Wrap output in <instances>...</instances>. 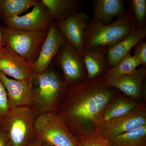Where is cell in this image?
<instances>
[{"instance_id": "cell-27", "label": "cell", "mask_w": 146, "mask_h": 146, "mask_svg": "<svg viewBox=\"0 0 146 146\" xmlns=\"http://www.w3.org/2000/svg\"><path fill=\"white\" fill-rule=\"evenodd\" d=\"M0 146H11L5 132L0 126Z\"/></svg>"}, {"instance_id": "cell-18", "label": "cell", "mask_w": 146, "mask_h": 146, "mask_svg": "<svg viewBox=\"0 0 146 146\" xmlns=\"http://www.w3.org/2000/svg\"><path fill=\"white\" fill-rule=\"evenodd\" d=\"M55 23L63 22L74 13L82 11L86 1L41 0Z\"/></svg>"}, {"instance_id": "cell-26", "label": "cell", "mask_w": 146, "mask_h": 146, "mask_svg": "<svg viewBox=\"0 0 146 146\" xmlns=\"http://www.w3.org/2000/svg\"><path fill=\"white\" fill-rule=\"evenodd\" d=\"M134 57L142 66L146 67V41L141 40L133 47Z\"/></svg>"}, {"instance_id": "cell-9", "label": "cell", "mask_w": 146, "mask_h": 146, "mask_svg": "<svg viewBox=\"0 0 146 146\" xmlns=\"http://www.w3.org/2000/svg\"><path fill=\"white\" fill-rule=\"evenodd\" d=\"M9 28L28 31H43L49 29L53 22L47 9L38 0L31 10L23 16H15L3 21Z\"/></svg>"}, {"instance_id": "cell-5", "label": "cell", "mask_w": 146, "mask_h": 146, "mask_svg": "<svg viewBox=\"0 0 146 146\" xmlns=\"http://www.w3.org/2000/svg\"><path fill=\"white\" fill-rule=\"evenodd\" d=\"M33 129L35 137L43 143L54 146H78V139L69 130L57 112L36 116Z\"/></svg>"}, {"instance_id": "cell-21", "label": "cell", "mask_w": 146, "mask_h": 146, "mask_svg": "<svg viewBox=\"0 0 146 146\" xmlns=\"http://www.w3.org/2000/svg\"><path fill=\"white\" fill-rule=\"evenodd\" d=\"M108 140L110 146H146V125Z\"/></svg>"}, {"instance_id": "cell-28", "label": "cell", "mask_w": 146, "mask_h": 146, "mask_svg": "<svg viewBox=\"0 0 146 146\" xmlns=\"http://www.w3.org/2000/svg\"><path fill=\"white\" fill-rule=\"evenodd\" d=\"M42 143V141L35 137L30 141L27 146H41Z\"/></svg>"}, {"instance_id": "cell-8", "label": "cell", "mask_w": 146, "mask_h": 146, "mask_svg": "<svg viewBox=\"0 0 146 146\" xmlns=\"http://www.w3.org/2000/svg\"><path fill=\"white\" fill-rule=\"evenodd\" d=\"M146 125V106L145 102L132 112L100 124L92 135L104 139H110L120 134Z\"/></svg>"}, {"instance_id": "cell-1", "label": "cell", "mask_w": 146, "mask_h": 146, "mask_svg": "<svg viewBox=\"0 0 146 146\" xmlns=\"http://www.w3.org/2000/svg\"><path fill=\"white\" fill-rule=\"evenodd\" d=\"M117 90L108 85L103 76L69 86L58 114L78 140L89 137L105 109L117 97Z\"/></svg>"}, {"instance_id": "cell-6", "label": "cell", "mask_w": 146, "mask_h": 146, "mask_svg": "<svg viewBox=\"0 0 146 146\" xmlns=\"http://www.w3.org/2000/svg\"><path fill=\"white\" fill-rule=\"evenodd\" d=\"M35 118L31 107L10 108L7 117L0 126L6 134L11 146H27L35 138Z\"/></svg>"}, {"instance_id": "cell-25", "label": "cell", "mask_w": 146, "mask_h": 146, "mask_svg": "<svg viewBox=\"0 0 146 146\" xmlns=\"http://www.w3.org/2000/svg\"><path fill=\"white\" fill-rule=\"evenodd\" d=\"M78 146H110L108 139L94 135L78 140Z\"/></svg>"}, {"instance_id": "cell-10", "label": "cell", "mask_w": 146, "mask_h": 146, "mask_svg": "<svg viewBox=\"0 0 146 146\" xmlns=\"http://www.w3.org/2000/svg\"><path fill=\"white\" fill-rule=\"evenodd\" d=\"M146 76V67L141 66L133 72L117 76H103L108 86L122 92L127 96L138 100L141 99Z\"/></svg>"}, {"instance_id": "cell-13", "label": "cell", "mask_w": 146, "mask_h": 146, "mask_svg": "<svg viewBox=\"0 0 146 146\" xmlns=\"http://www.w3.org/2000/svg\"><path fill=\"white\" fill-rule=\"evenodd\" d=\"M0 80L6 91L9 108L31 107L33 98L29 81L10 79L1 72Z\"/></svg>"}, {"instance_id": "cell-3", "label": "cell", "mask_w": 146, "mask_h": 146, "mask_svg": "<svg viewBox=\"0 0 146 146\" xmlns=\"http://www.w3.org/2000/svg\"><path fill=\"white\" fill-rule=\"evenodd\" d=\"M136 29L133 19L127 13L125 16L107 25L90 20L84 33L83 48L110 46L120 42Z\"/></svg>"}, {"instance_id": "cell-7", "label": "cell", "mask_w": 146, "mask_h": 146, "mask_svg": "<svg viewBox=\"0 0 146 146\" xmlns=\"http://www.w3.org/2000/svg\"><path fill=\"white\" fill-rule=\"evenodd\" d=\"M53 61L62 71L63 78L68 86L82 83L87 79L82 56L67 40L60 46Z\"/></svg>"}, {"instance_id": "cell-12", "label": "cell", "mask_w": 146, "mask_h": 146, "mask_svg": "<svg viewBox=\"0 0 146 146\" xmlns=\"http://www.w3.org/2000/svg\"><path fill=\"white\" fill-rule=\"evenodd\" d=\"M0 72L14 79L29 81L35 73L30 63L6 46L0 50Z\"/></svg>"}, {"instance_id": "cell-23", "label": "cell", "mask_w": 146, "mask_h": 146, "mask_svg": "<svg viewBox=\"0 0 146 146\" xmlns=\"http://www.w3.org/2000/svg\"><path fill=\"white\" fill-rule=\"evenodd\" d=\"M141 63L131 54L121 60L114 68L107 69L103 76H117L126 74L135 70Z\"/></svg>"}, {"instance_id": "cell-15", "label": "cell", "mask_w": 146, "mask_h": 146, "mask_svg": "<svg viewBox=\"0 0 146 146\" xmlns=\"http://www.w3.org/2000/svg\"><path fill=\"white\" fill-rule=\"evenodd\" d=\"M146 27L137 29L117 44L106 47V55L108 69L115 67L121 60L131 54V51L137 43L145 39Z\"/></svg>"}, {"instance_id": "cell-17", "label": "cell", "mask_w": 146, "mask_h": 146, "mask_svg": "<svg viewBox=\"0 0 146 146\" xmlns=\"http://www.w3.org/2000/svg\"><path fill=\"white\" fill-rule=\"evenodd\" d=\"M106 48V47L83 48L82 57L87 72V79L101 77L108 69Z\"/></svg>"}, {"instance_id": "cell-19", "label": "cell", "mask_w": 146, "mask_h": 146, "mask_svg": "<svg viewBox=\"0 0 146 146\" xmlns=\"http://www.w3.org/2000/svg\"><path fill=\"white\" fill-rule=\"evenodd\" d=\"M140 104L136 100L128 97H116L103 112L98 125L102 123L127 115L136 109Z\"/></svg>"}, {"instance_id": "cell-14", "label": "cell", "mask_w": 146, "mask_h": 146, "mask_svg": "<svg viewBox=\"0 0 146 146\" xmlns=\"http://www.w3.org/2000/svg\"><path fill=\"white\" fill-rule=\"evenodd\" d=\"M66 40L58 30L54 21L52 22L37 60L31 64L35 73H41L49 68L60 46Z\"/></svg>"}, {"instance_id": "cell-30", "label": "cell", "mask_w": 146, "mask_h": 146, "mask_svg": "<svg viewBox=\"0 0 146 146\" xmlns=\"http://www.w3.org/2000/svg\"><path fill=\"white\" fill-rule=\"evenodd\" d=\"M41 146H54L52 145H49V144L46 143H43V142H42V145H41Z\"/></svg>"}, {"instance_id": "cell-22", "label": "cell", "mask_w": 146, "mask_h": 146, "mask_svg": "<svg viewBox=\"0 0 146 146\" xmlns=\"http://www.w3.org/2000/svg\"><path fill=\"white\" fill-rule=\"evenodd\" d=\"M127 14L133 19L136 29L146 26V0L127 1Z\"/></svg>"}, {"instance_id": "cell-2", "label": "cell", "mask_w": 146, "mask_h": 146, "mask_svg": "<svg viewBox=\"0 0 146 146\" xmlns=\"http://www.w3.org/2000/svg\"><path fill=\"white\" fill-rule=\"evenodd\" d=\"M30 82L33 98L31 108L35 117L57 112L69 86L63 77L49 68L42 72L34 73Z\"/></svg>"}, {"instance_id": "cell-20", "label": "cell", "mask_w": 146, "mask_h": 146, "mask_svg": "<svg viewBox=\"0 0 146 146\" xmlns=\"http://www.w3.org/2000/svg\"><path fill=\"white\" fill-rule=\"evenodd\" d=\"M38 1V0H0V20L3 21L20 16Z\"/></svg>"}, {"instance_id": "cell-29", "label": "cell", "mask_w": 146, "mask_h": 146, "mask_svg": "<svg viewBox=\"0 0 146 146\" xmlns=\"http://www.w3.org/2000/svg\"><path fill=\"white\" fill-rule=\"evenodd\" d=\"M5 46V42L3 36L1 33L0 31V50H1L3 47Z\"/></svg>"}, {"instance_id": "cell-16", "label": "cell", "mask_w": 146, "mask_h": 146, "mask_svg": "<svg viewBox=\"0 0 146 146\" xmlns=\"http://www.w3.org/2000/svg\"><path fill=\"white\" fill-rule=\"evenodd\" d=\"M93 15L91 21L105 25L115 17L125 16L126 4L123 0H94L92 2Z\"/></svg>"}, {"instance_id": "cell-4", "label": "cell", "mask_w": 146, "mask_h": 146, "mask_svg": "<svg viewBox=\"0 0 146 146\" xmlns=\"http://www.w3.org/2000/svg\"><path fill=\"white\" fill-rule=\"evenodd\" d=\"M48 30L28 31L0 25L5 46L30 64L37 60Z\"/></svg>"}, {"instance_id": "cell-24", "label": "cell", "mask_w": 146, "mask_h": 146, "mask_svg": "<svg viewBox=\"0 0 146 146\" xmlns=\"http://www.w3.org/2000/svg\"><path fill=\"white\" fill-rule=\"evenodd\" d=\"M9 110L6 91L0 80V124L7 117Z\"/></svg>"}, {"instance_id": "cell-11", "label": "cell", "mask_w": 146, "mask_h": 146, "mask_svg": "<svg viewBox=\"0 0 146 146\" xmlns=\"http://www.w3.org/2000/svg\"><path fill=\"white\" fill-rule=\"evenodd\" d=\"M91 20L83 11L74 13L56 25L66 40L73 45L82 56L84 33Z\"/></svg>"}]
</instances>
